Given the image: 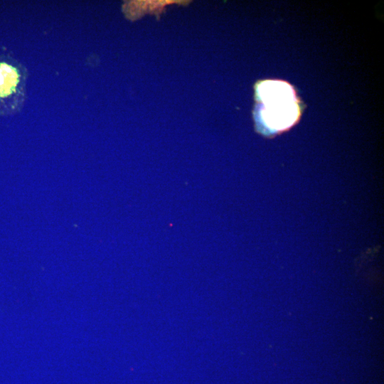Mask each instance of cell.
<instances>
[{
    "label": "cell",
    "instance_id": "1",
    "mask_svg": "<svg viewBox=\"0 0 384 384\" xmlns=\"http://www.w3.org/2000/svg\"><path fill=\"white\" fill-rule=\"evenodd\" d=\"M257 91L265 106L260 113L261 132L276 134L296 122L299 112L289 85L282 82L266 81L257 87Z\"/></svg>",
    "mask_w": 384,
    "mask_h": 384
},
{
    "label": "cell",
    "instance_id": "2",
    "mask_svg": "<svg viewBox=\"0 0 384 384\" xmlns=\"http://www.w3.org/2000/svg\"><path fill=\"white\" fill-rule=\"evenodd\" d=\"M28 70L9 54H0V116L21 112L27 100Z\"/></svg>",
    "mask_w": 384,
    "mask_h": 384
}]
</instances>
